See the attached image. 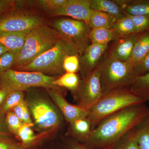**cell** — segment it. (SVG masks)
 Wrapping results in <instances>:
<instances>
[{
	"mask_svg": "<svg viewBox=\"0 0 149 149\" xmlns=\"http://www.w3.org/2000/svg\"><path fill=\"white\" fill-rule=\"evenodd\" d=\"M149 108L145 103L120 110L106 117L92 131L83 143L89 149H111L146 116Z\"/></svg>",
	"mask_w": 149,
	"mask_h": 149,
	"instance_id": "6da1fadb",
	"label": "cell"
},
{
	"mask_svg": "<svg viewBox=\"0 0 149 149\" xmlns=\"http://www.w3.org/2000/svg\"><path fill=\"white\" fill-rule=\"evenodd\" d=\"M61 39L53 27L46 24L30 30L27 33L24 47L12 69L17 70L29 64L41 54L54 47Z\"/></svg>",
	"mask_w": 149,
	"mask_h": 149,
	"instance_id": "7a4b0ae2",
	"label": "cell"
},
{
	"mask_svg": "<svg viewBox=\"0 0 149 149\" xmlns=\"http://www.w3.org/2000/svg\"><path fill=\"white\" fill-rule=\"evenodd\" d=\"M103 95L113 91L129 88L136 76L134 66L128 61L107 57L98 65Z\"/></svg>",
	"mask_w": 149,
	"mask_h": 149,
	"instance_id": "3957f363",
	"label": "cell"
},
{
	"mask_svg": "<svg viewBox=\"0 0 149 149\" xmlns=\"http://www.w3.org/2000/svg\"><path fill=\"white\" fill-rule=\"evenodd\" d=\"M146 102L132 93L129 88L113 91L104 95L88 110L87 117L91 121L92 130L109 116L127 107Z\"/></svg>",
	"mask_w": 149,
	"mask_h": 149,
	"instance_id": "277c9868",
	"label": "cell"
},
{
	"mask_svg": "<svg viewBox=\"0 0 149 149\" xmlns=\"http://www.w3.org/2000/svg\"><path fill=\"white\" fill-rule=\"evenodd\" d=\"M76 54L77 53L64 40L61 39L52 48L17 70L42 72L54 77V75H60L61 76L65 73L63 67L65 57L67 56Z\"/></svg>",
	"mask_w": 149,
	"mask_h": 149,
	"instance_id": "5b68a950",
	"label": "cell"
},
{
	"mask_svg": "<svg viewBox=\"0 0 149 149\" xmlns=\"http://www.w3.org/2000/svg\"><path fill=\"white\" fill-rule=\"evenodd\" d=\"M57 77L49 76L42 72L19 71L9 69L0 74L1 88L9 92L22 91L29 88L41 87L46 89H58L54 85Z\"/></svg>",
	"mask_w": 149,
	"mask_h": 149,
	"instance_id": "8992f818",
	"label": "cell"
},
{
	"mask_svg": "<svg viewBox=\"0 0 149 149\" xmlns=\"http://www.w3.org/2000/svg\"><path fill=\"white\" fill-rule=\"evenodd\" d=\"M25 100L33 125L39 131L53 130L61 124L63 117L61 112L48 99L39 94L29 93Z\"/></svg>",
	"mask_w": 149,
	"mask_h": 149,
	"instance_id": "52a82bcc",
	"label": "cell"
},
{
	"mask_svg": "<svg viewBox=\"0 0 149 149\" xmlns=\"http://www.w3.org/2000/svg\"><path fill=\"white\" fill-rule=\"evenodd\" d=\"M53 27L65 41L79 56L91 44V29L87 23L72 18H62L56 20Z\"/></svg>",
	"mask_w": 149,
	"mask_h": 149,
	"instance_id": "ba28073f",
	"label": "cell"
},
{
	"mask_svg": "<svg viewBox=\"0 0 149 149\" xmlns=\"http://www.w3.org/2000/svg\"><path fill=\"white\" fill-rule=\"evenodd\" d=\"M46 24L42 17L20 8H14L0 15V33H25Z\"/></svg>",
	"mask_w": 149,
	"mask_h": 149,
	"instance_id": "9c48e42d",
	"label": "cell"
},
{
	"mask_svg": "<svg viewBox=\"0 0 149 149\" xmlns=\"http://www.w3.org/2000/svg\"><path fill=\"white\" fill-rule=\"evenodd\" d=\"M103 96L98 65L90 74L81 78L78 88L73 96L77 105L88 110Z\"/></svg>",
	"mask_w": 149,
	"mask_h": 149,
	"instance_id": "30bf717a",
	"label": "cell"
},
{
	"mask_svg": "<svg viewBox=\"0 0 149 149\" xmlns=\"http://www.w3.org/2000/svg\"><path fill=\"white\" fill-rule=\"evenodd\" d=\"M93 11L91 8V0H67L63 5L50 15L69 16L88 24Z\"/></svg>",
	"mask_w": 149,
	"mask_h": 149,
	"instance_id": "8fae6325",
	"label": "cell"
},
{
	"mask_svg": "<svg viewBox=\"0 0 149 149\" xmlns=\"http://www.w3.org/2000/svg\"><path fill=\"white\" fill-rule=\"evenodd\" d=\"M47 90L50 97L56 105L57 107L69 124L77 119L88 117V109L78 105L70 103L58 89H49Z\"/></svg>",
	"mask_w": 149,
	"mask_h": 149,
	"instance_id": "7c38bea8",
	"label": "cell"
},
{
	"mask_svg": "<svg viewBox=\"0 0 149 149\" xmlns=\"http://www.w3.org/2000/svg\"><path fill=\"white\" fill-rule=\"evenodd\" d=\"M108 45L91 43L80 56V72L81 78L90 74L99 65L100 61L108 49Z\"/></svg>",
	"mask_w": 149,
	"mask_h": 149,
	"instance_id": "4fadbf2b",
	"label": "cell"
},
{
	"mask_svg": "<svg viewBox=\"0 0 149 149\" xmlns=\"http://www.w3.org/2000/svg\"><path fill=\"white\" fill-rule=\"evenodd\" d=\"M141 33L120 37L109 52L107 57L121 61H127L130 58L133 47Z\"/></svg>",
	"mask_w": 149,
	"mask_h": 149,
	"instance_id": "5bb4252c",
	"label": "cell"
},
{
	"mask_svg": "<svg viewBox=\"0 0 149 149\" xmlns=\"http://www.w3.org/2000/svg\"><path fill=\"white\" fill-rule=\"evenodd\" d=\"M69 124V133L73 140L83 143L91 136L92 126L88 117L77 119Z\"/></svg>",
	"mask_w": 149,
	"mask_h": 149,
	"instance_id": "9a60e30c",
	"label": "cell"
},
{
	"mask_svg": "<svg viewBox=\"0 0 149 149\" xmlns=\"http://www.w3.org/2000/svg\"><path fill=\"white\" fill-rule=\"evenodd\" d=\"M149 52V30L139 35L128 61L134 66L143 60Z\"/></svg>",
	"mask_w": 149,
	"mask_h": 149,
	"instance_id": "2e32d148",
	"label": "cell"
},
{
	"mask_svg": "<svg viewBox=\"0 0 149 149\" xmlns=\"http://www.w3.org/2000/svg\"><path fill=\"white\" fill-rule=\"evenodd\" d=\"M125 14L149 16V0H114Z\"/></svg>",
	"mask_w": 149,
	"mask_h": 149,
	"instance_id": "e0dca14e",
	"label": "cell"
},
{
	"mask_svg": "<svg viewBox=\"0 0 149 149\" xmlns=\"http://www.w3.org/2000/svg\"><path fill=\"white\" fill-rule=\"evenodd\" d=\"M91 6L93 10L108 14L117 19L126 15L123 9L114 0H91Z\"/></svg>",
	"mask_w": 149,
	"mask_h": 149,
	"instance_id": "ac0fdd59",
	"label": "cell"
},
{
	"mask_svg": "<svg viewBox=\"0 0 149 149\" xmlns=\"http://www.w3.org/2000/svg\"><path fill=\"white\" fill-rule=\"evenodd\" d=\"M28 32L0 33V44L9 51L19 54L24 47Z\"/></svg>",
	"mask_w": 149,
	"mask_h": 149,
	"instance_id": "d6986e66",
	"label": "cell"
},
{
	"mask_svg": "<svg viewBox=\"0 0 149 149\" xmlns=\"http://www.w3.org/2000/svg\"><path fill=\"white\" fill-rule=\"evenodd\" d=\"M120 37L113 28H97L91 29L90 34L91 43L108 45L111 41Z\"/></svg>",
	"mask_w": 149,
	"mask_h": 149,
	"instance_id": "ffe728a7",
	"label": "cell"
},
{
	"mask_svg": "<svg viewBox=\"0 0 149 149\" xmlns=\"http://www.w3.org/2000/svg\"><path fill=\"white\" fill-rule=\"evenodd\" d=\"M117 19L111 15L93 10L88 24L92 29L97 28H113Z\"/></svg>",
	"mask_w": 149,
	"mask_h": 149,
	"instance_id": "44dd1931",
	"label": "cell"
},
{
	"mask_svg": "<svg viewBox=\"0 0 149 149\" xmlns=\"http://www.w3.org/2000/svg\"><path fill=\"white\" fill-rule=\"evenodd\" d=\"M129 90L145 101L149 102V72L137 76Z\"/></svg>",
	"mask_w": 149,
	"mask_h": 149,
	"instance_id": "7402d4cb",
	"label": "cell"
},
{
	"mask_svg": "<svg viewBox=\"0 0 149 149\" xmlns=\"http://www.w3.org/2000/svg\"><path fill=\"white\" fill-rule=\"evenodd\" d=\"M81 78L77 73L65 72L54 81L55 86L66 88L72 93V95L77 91Z\"/></svg>",
	"mask_w": 149,
	"mask_h": 149,
	"instance_id": "603a6c76",
	"label": "cell"
},
{
	"mask_svg": "<svg viewBox=\"0 0 149 149\" xmlns=\"http://www.w3.org/2000/svg\"><path fill=\"white\" fill-rule=\"evenodd\" d=\"M113 28L115 29L120 37L138 33L132 19L128 15L117 19Z\"/></svg>",
	"mask_w": 149,
	"mask_h": 149,
	"instance_id": "cb8c5ba5",
	"label": "cell"
},
{
	"mask_svg": "<svg viewBox=\"0 0 149 149\" xmlns=\"http://www.w3.org/2000/svg\"><path fill=\"white\" fill-rule=\"evenodd\" d=\"M138 143L141 149H149V109L143 120L136 127Z\"/></svg>",
	"mask_w": 149,
	"mask_h": 149,
	"instance_id": "d4e9b609",
	"label": "cell"
},
{
	"mask_svg": "<svg viewBox=\"0 0 149 149\" xmlns=\"http://www.w3.org/2000/svg\"><path fill=\"white\" fill-rule=\"evenodd\" d=\"M33 125L24 124L17 132V137L21 141L22 145L27 149L34 146L38 139L31 128Z\"/></svg>",
	"mask_w": 149,
	"mask_h": 149,
	"instance_id": "484cf974",
	"label": "cell"
},
{
	"mask_svg": "<svg viewBox=\"0 0 149 149\" xmlns=\"http://www.w3.org/2000/svg\"><path fill=\"white\" fill-rule=\"evenodd\" d=\"M24 100V93L22 91L10 92L0 108V115L5 116L8 112Z\"/></svg>",
	"mask_w": 149,
	"mask_h": 149,
	"instance_id": "4316f807",
	"label": "cell"
},
{
	"mask_svg": "<svg viewBox=\"0 0 149 149\" xmlns=\"http://www.w3.org/2000/svg\"><path fill=\"white\" fill-rule=\"evenodd\" d=\"M111 149H141L137 140L136 127L126 133Z\"/></svg>",
	"mask_w": 149,
	"mask_h": 149,
	"instance_id": "83f0119b",
	"label": "cell"
},
{
	"mask_svg": "<svg viewBox=\"0 0 149 149\" xmlns=\"http://www.w3.org/2000/svg\"><path fill=\"white\" fill-rule=\"evenodd\" d=\"M67 0H38L32 1L34 5L49 14L59 8L66 2Z\"/></svg>",
	"mask_w": 149,
	"mask_h": 149,
	"instance_id": "f1b7e54d",
	"label": "cell"
},
{
	"mask_svg": "<svg viewBox=\"0 0 149 149\" xmlns=\"http://www.w3.org/2000/svg\"><path fill=\"white\" fill-rule=\"evenodd\" d=\"M5 121L10 132L17 136L19 129L24 125L12 111L8 112L5 115Z\"/></svg>",
	"mask_w": 149,
	"mask_h": 149,
	"instance_id": "f546056e",
	"label": "cell"
},
{
	"mask_svg": "<svg viewBox=\"0 0 149 149\" xmlns=\"http://www.w3.org/2000/svg\"><path fill=\"white\" fill-rule=\"evenodd\" d=\"M63 67L65 72L77 73L80 71V56L76 54L66 56Z\"/></svg>",
	"mask_w": 149,
	"mask_h": 149,
	"instance_id": "4dcf8cb0",
	"label": "cell"
},
{
	"mask_svg": "<svg viewBox=\"0 0 149 149\" xmlns=\"http://www.w3.org/2000/svg\"><path fill=\"white\" fill-rule=\"evenodd\" d=\"M18 55L17 53L9 51L0 57V74L12 69Z\"/></svg>",
	"mask_w": 149,
	"mask_h": 149,
	"instance_id": "1f68e13d",
	"label": "cell"
},
{
	"mask_svg": "<svg viewBox=\"0 0 149 149\" xmlns=\"http://www.w3.org/2000/svg\"><path fill=\"white\" fill-rule=\"evenodd\" d=\"M128 15L132 19L137 33H142L149 30V16Z\"/></svg>",
	"mask_w": 149,
	"mask_h": 149,
	"instance_id": "d6a6232c",
	"label": "cell"
},
{
	"mask_svg": "<svg viewBox=\"0 0 149 149\" xmlns=\"http://www.w3.org/2000/svg\"><path fill=\"white\" fill-rule=\"evenodd\" d=\"M134 69L137 76L149 72V52L143 60L134 66Z\"/></svg>",
	"mask_w": 149,
	"mask_h": 149,
	"instance_id": "836d02e7",
	"label": "cell"
},
{
	"mask_svg": "<svg viewBox=\"0 0 149 149\" xmlns=\"http://www.w3.org/2000/svg\"><path fill=\"white\" fill-rule=\"evenodd\" d=\"M19 143L10 136H0V149H13Z\"/></svg>",
	"mask_w": 149,
	"mask_h": 149,
	"instance_id": "e575fe53",
	"label": "cell"
},
{
	"mask_svg": "<svg viewBox=\"0 0 149 149\" xmlns=\"http://www.w3.org/2000/svg\"><path fill=\"white\" fill-rule=\"evenodd\" d=\"M15 1L0 0V15L15 8Z\"/></svg>",
	"mask_w": 149,
	"mask_h": 149,
	"instance_id": "d590c367",
	"label": "cell"
},
{
	"mask_svg": "<svg viewBox=\"0 0 149 149\" xmlns=\"http://www.w3.org/2000/svg\"><path fill=\"white\" fill-rule=\"evenodd\" d=\"M64 148L65 149H89L84 144L73 139L68 141Z\"/></svg>",
	"mask_w": 149,
	"mask_h": 149,
	"instance_id": "8d00e7d4",
	"label": "cell"
},
{
	"mask_svg": "<svg viewBox=\"0 0 149 149\" xmlns=\"http://www.w3.org/2000/svg\"><path fill=\"white\" fill-rule=\"evenodd\" d=\"M4 117L5 116L0 115V136H10V132L6 125Z\"/></svg>",
	"mask_w": 149,
	"mask_h": 149,
	"instance_id": "74e56055",
	"label": "cell"
},
{
	"mask_svg": "<svg viewBox=\"0 0 149 149\" xmlns=\"http://www.w3.org/2000/svg\"><path fill=\"white\" fill-rule=\"evenodd\" d=\"M10 93L5 89L0 88V108Z\"/></svg>",
	"mask_w": 149,
	"mask_h": 149,
	"instance_id": "f35d334b",
	"label": "cell"
},
{
	"mask_svg": "<svg viewBox=\"0 0 149 149\" xmlns=\"http://www.w3.org/2000/svg\"><path fill=\"white\" fill-rule=\"evenodd\" d=\"M9 52V50L5 46L0 44V57L4 54Z\"/></svg>",
	"mask_w": 149,
	"mask_h": 149,
	"instance_id": "ab89813d",
	"label": "cell"
},
{
	"mask_svg": "<svg viewBox=\"0 0 149 149\" xmlns=\"http://www.w3.org/2000/svg\"><path fill=\"white\" fill-rule=\"evenodd\" d=\"M13 149H27L25 148L22 145L21 143H20L19 144H18L17 146L15 148H14Z\"/></svg>",
	"mask_w": 149,
	"mask_h": 149,
	"instance_id": "60d3db41",
	"label": "cell"
},
{
	"mask_svg": "<svg viewBox=\"0 0 149 149\" xmlns=\"http://www.w3.org/2000/svg\"><path fill=\"white\" fill-rule=\"evenodd\" d=\"M0 88H1V81H0Z\"/></svg>",
	"mask_w": 149,
	"mask_h": 149,
	"instance_id": "b9f144b4",
	"label": "cell"
}]
</instances>
